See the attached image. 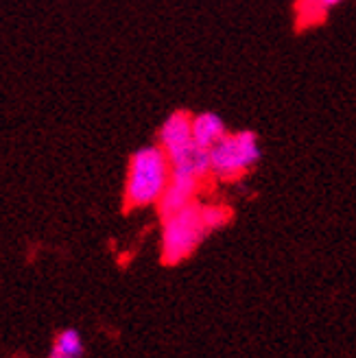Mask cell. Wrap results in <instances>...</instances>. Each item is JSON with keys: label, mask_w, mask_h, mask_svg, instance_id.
<instances>
[{"label": "cell", "mask_w": 356, "mask_h": 358, "mask_svg": "<svg viewBox=\"0 0 356 358\" xmlns=\"http://www.w3.org/2000/svg\"><path fill=\"white\" fill-rule=\"evenodd\" d=\"M232 221V208L223 203L194 201L188 208L173 212L162 219L159 254L164 264H180L188 260L201 243L217 229Z\"/></svg>", "instance_id": "obj_1"}, {"label": "cell", "mask_w": 356, "mask_h": 358, "mask_svg": "<svg viewBox=\"0 0 356 358\" xmlns=\"http://www.w3.org/2000/svg\"><path fill=\"white\" fill-rule=\"evenodd\" d=\"M173 177L171 159L159 145L138 149L129 157L124 177V206L129 210L157 206Z\"/></svg>", "instance_id": "obj_2"}, {"label": "cell", "mask_w": 356, "mask_h": 358, "mask_svg": "<svg viewBox=\"0 0 356 358\" xmlns=\"http://www.w3.org/2000/svg\"><path fill=\"white\" fill-rule=\"evenodd\" d=\"M260 159V142L254 131H234L210 149V175L221 182H236Z\"/></svg>", "instance_id": "obj_3"}, {"label": "cell", "mask_w": 356, "mask_h": 358, "mask_svg": "<svg viewBox=\"0 0 356 358\" xmlns=\"http://www.w3.org/2000/svg\"><path fill=\"white\" fill-rule=\"evenodd\" d=\"M157 145L164 149V153L171 157H175L177 153L186 151L188 147L194 145L192 138V114L177 110L171 116H166V120L162 122L157 134Z\"/></svg>", "instance_id": "obj_4"}, {"label": "cell", "mask_w": 356, "mask_h": 358, "mask_svg": "<svg viewBox=\"0 0 356 358\" xmlns=\"http://www.w3.org/2000/svg\"><path fill=\"white\" fill-rule=\"evenodd\" d=\"M199 188H201V179L192 177V175H184V173H173L162 199L157 203L159 217L164 219L169 214L180 212V210L188 208L190 203H194L197 201Z\"/></svg>", "instance_id": "obj_5"}, {"label": "cell", "mask_w": 356, "mask_h": 358, "mask_svg": "<svg viewBox=\"0 0 356 358\" xmlns=\"http://www.w3.org/2000/svg\"><path fill=\"white\" fill-rule=\"evenodd\" d=\"M227 136L225 120L215 112L192 114V138L201 149H212Z\"/></svg>", "instance_id": "obj_6"}, {"label": "cell", "mask_w": 356, "mask_h": 358, "mask_svg": "<svg viewBox=\"0 0 356 358\" xmlns=\"http://www.w3.org/2000/svg\"><path fill=\"white\" fill-rule=\"evenodd\" d=\"M85 354L83 336L75 328H66L55 336L48 358H81Z\"/></svg>", "instance_id": "obj_7"}, {"label": "cell", "mask_w": 356, "mask_h": 358, "mask_svg": "<svg viewBox=\"0 0 356 358\" xmlns=\"http://www.w3.org/2000/svg\"><path fill=\"white\" fill-rule=\"evenodd\" d=\"M339 3L341 0H299V20H306L304 24L319 22L328 9H332Z\"/></svg>", "instance_id": "obj_8"}]
</instances>
